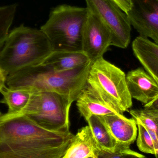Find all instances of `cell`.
I'll list each match as a JSON object with an SVG mask.
<instances>
[{
    "mask_svg": "<svg viewBox=\"0 0 158 158\" xmlns=\"http://www.w3.org/2000/svg\"><path fill=\"white\" fill-rule=\"evenodd\" d=\"M157 1H158V0H157Z\"/></svg>",
    "mask_w": 158,
    "mask_h": 158,
    "instance_id": "28",
    "label": "cell"
},
{
    "mask_svg": "<svg viewBox=\"0 0 158 158\" xmlns=\"http://www.w3.org/2000/svg\"><path fill=\"white\" fill-rule=\"evenodd\" d=\"M138 127L137 145L141 152L156 155V150L153 139L146 128L140 123L136 122Z\"/></svg>",
    "mask_w": 158,
    "mask_h": 158,
    "instance_id": "20",
    "label": "cell"
},
{
    "mask_svg": "<svg viewBox=\"0 0 158 158\" xmlns=\"http://www.w3.org/2000/svg\"><path fill=\"white\" fill-rule=\"evenodd\" d=\"M72 102L55 92L33 93L25 108L13 116H26L42 128L58 132L69 131V110Z\"/></svg>",
    "mask_w": 158,
    "mask_h": 158,
    "instance_id": "5",
    "label": "cell"
},
{
    "mask_svg": "<svg viewBox=\"0 0 158 158\" xmlns=\"http://www.w3.org/2000/svg\"><path fill=\"white\" fill-rule=\"evenodd\" d=\"M75 135L51 131L26 116L0 117V158H62Z\"/></svg>",
    "mask_w": 158,
    "mask_h": 158,
    "instance_id": "1",
    "label": "cell"
},
{
    "mask_svg": "<svg viewBox=\"0 0 158 158\" xmlns=\"http://www.w3.org/2000/svg\"><path fill=\"white\" fill-rule=\"evenodd\" d=\"M91 64L62 72L42 64L30 67L7 76L6 84L9 88L26 89L31 93L55 92L73 103L86 85Z\"/></svg>",
    "mask_w": 158,
    "mask_h": 158,
    "instance_id": "2",
    "label": "cell"
},
{
    "mask_svg": "<svg viewBox=\"0 0 158 158\" xmlns=\"http://www.w3.org/2000/svg\"><path fill=\"white\" fill-rule=\"evenodd\" d=\"M2 113H1V112H0V117H1V116H2Z\"/></svg>",
    "mask_w": 158,
    "mask_h": 158,
    "instance_id": "26",
    "label": "cell"
},
{
    "mask_svg": "<svg viewBox=\"0 0 158 158\" xmlns=\"http://www.w3.org/2000/svg\"><path fill=\"white\" fill-rule=\"evenodd\" d=\"M94 158V157H90V158Z\"/></svg>",
    "mask_w": 158,
    "mask_h": 158,
    "instance_id": "27",
    "label": "cell"
},
{
    "mask_svg": "<svg viewBox=\"0 0 158 158\" xmlns=\"http://www.w3.org/2000/svg\"><path fill=\"white\" fill-rule=\"evenodd\" d=\"M91 63L83 52H52L41 64L57 72L75 69Z\"/></svg>",
    "mask_w": 158,
    "mask_h": 158,
    "instance_id": "15",
    "label": "cell"
},
{
    "mask_svg": "<svg viewBox=\"0 0 158 158\" xmlns=\"http://www.w3.org/2000/svg\"><path fill=\"white\" fill-rule=\"evenodd\" d=\"M86 121L98 147L103 150H115L117 143L100 118L93 115Z\"/></svg>",
    "mask_w": 158,
    "mask_h": 158,
    "instance_id": "17",
    "label": "cell"
},
{
    "mask_svg": "<svg viewBox=\"0 0 158 158\" xmlns=\"http://www.w3.org/2000/svg\"><path fill=\"white\" fill-rule=\"evenodd\" d=\"M52 52L48 38L40 29L21 25L8 34L0 51V66L7 77L41 64Z\"/></svg>",
    "mask_w": 158,
    "mask_h": 158,
    "instance_id": "3",
    "label": "cell"
},
{
    "mask_svg": "<svg viewBox=\"0 0 158 158\" xmlns=\"http://www.w3.org/2000/svg\"><path fill=\"white\" fill-rule=\"evenodd\" d=\"M17 4L0 6V51L8 36L9 29L15 19Z\"/></svg>",
    "mask_w": 158,
    "mask_h": 158,
    "instance_id": "18",
    "label": "cell"
},
{
    "mask_svg": "<svg viewBox=\"0 0 158 158\" xmlns=\"http://www.w3.org/2000/svg\"><path fill=\"white\" fill-rule=\"evenodd\" d=\"M126 81L132 98L147 105L158 95V84L143 69L131 70L126 75Z\"/></svg>",
    "mask_w": 158,
    "mask_h": 158,
    "instance_id": "11",
    "label": "cell"
},
{
    "mask_svg": "<svg viewBox=\"0 0 158 158\" xmlns=\"http://www.w3.org/2000/svg\"><path fill=\"white\" fill-rule=\"evenodd\" d=\"M133 52L147 73L158 84V45L139 36L132 44Z\"/></svg>",
    "mask_w": 158,
    "mask_h": 158,
    "instance_id": "13",
    "label": "cell"
},
{
    "mask_svg": "<svg viewBox=\"0 0 158 158\" xmlns=\"http://www.w3.org/2000/svg\"><path fill=\"white\" fill-rule=\"evenodd\" d=\"M86 83L120 114L132 106L125 73L103 57L91 64Z\"/></svg>",
    "mask_w": 158,
    "mask_h": 158,
    "instance_id": "6",
    "label": "cell"
},
{
    "mask_svg": "<svg viewBox=\"0 0 158 158\" xmlns=\"http://www.w3.org/2000/svg\"><path fill=\"white\" fill-rule=\"evenodd\" d=\"M135 121L143 124L148 130L155 134L158 138V111L144 109L129 110Z\"/></svg>",
    "mask_w": 158,
    "mask_h": 158,
    "instance_id": "19",
    "label": "cell"
},
{
    "mask_svg": "<svg viewBox=\"0 0 158 158\" xmlns=\"http://www.w3.org/2000/svg\"><path fill=\"white\" fill-rule=\"evenodd\" d=\"M88 15L86 7L63 4L52 9L40 29L53 52H82L83 32Z\"/></svg>",
    "mask_w": 158,
    "mask_h": 158,
    "instance_id": "4",
    "label": "cell"
},
{
    "mask_svg": "<svg viewBox=\"0 0 158 158\" xmlns=\"http://www.w3.org/2000/svg\"><path fill=\"white\" fill-rule=\"evenodd\" d=\"M3 98L0 103L7 105L6 116H13L21 112L27 105L32 93L21 88H10L6 86L1 92Z\"/></svg>",
    "mask_w": 158,
    "mask_h": 158,
    "instance_id": "16",
    "label": "cell"
},
{
    "mask_svg": "<svg viewBox=\"0 0 158 158\" xmlns=\"http://www.w3.org/2000/svg\"><path fill=\"white\" fill-rule=\"evenodd\" d=\"M125 150L118 147H117L114 151L101 149L97 158H123Z\"/></svg>",
    "mask_w": 158,
    "mask_h": 158,
    "instance_id": "21",
    "label": "cell"
},
{
    "mask_svg": "<svg viewBox=\"0 0 158 158\" xmlns=\"http://www.w3.org/2000/svg\"><path fill=\"white\" fill-rule=\"evenodd\" d=\"M98 117L107 128L117 147L124 150L130 149L137 136L138 129L135 120L128 118L121 114Z\"/></svg>",
    "mask_w": 158,
    "mask_h": 158,
    "instance_id": "10",
    "label": "cell"
},
{
    "mask_svg": "<svg viewBox=\"0 0 158 158\" xmlns=\"http://www.w3.org/2000/svg\"><path fill=\"white\" fill-rule=\"evenodd\" d=\"M76 101L80 114L86 121L93 115L103 116L120 114L87 83Z\"/></svg>",
    "mask_w": 158,
    "mask_h": 158,
    "instance_id": "12",
    "label": "cell"
},
{
    "mask_svg": "<svg viewBox=\"0 0 158 158\" xmlns=\"http://www.w3.org/2000/svg\"><path fill=\"white\" fill-rule=\"evenodd\" d=\"M110 31L105 24L89 11V15L84 29L82 52L91 63L103 57L111 46Z\"/></svg>",
    "mask_w": 158,
    "mask_h": 158,
    "instance_id": "8",
    "label": "cell"
},
{
    "mask_svg": "<svg viewBox=\"0 0 158 158\" xmlns=\"http://www.w3.org/2000/svg\"><path fill=\"white\" fill-rule=\"evenodd\" d=\"M7 75L0 66V93L6 87Z\"/></svg>",
    "mask_w": 158,
    "mask_h": 158,
    "instance_id": "25",
    "label": "cell"
},
{
    "mask_svg": "<svg viewBox=\"0 0 158 158\" xmlns=\"http://www.w3.org/2000/svg\"><path fill=\"white\" fill-rule=\"evenodd\" d=\"M101 150L88 125L79 130L62 158H97Z\"/></svg>",
    "mask_w": 158,
    "mask_h": 158,
    "instance_id": "14",
    "label": "cell"
},
{
    "mask_svg": "<svg viewBox=\"0 0 158 158\" xmlns=\"http://www.w3.org/2000/svg\"><path fill=\"white\" fill-rule=\"evenodd\" d=\"M86 8L107 27L111 45L125 49L131 41V25L128 15L112 0H85Z\"/></svg>",
    "mask_w": 158,
    "mask_h": 158,
    "instance_id": "7",
    "label": "cell"
},
{
    "mask_svg": "<svg viewBox=\"0 0 158 158\" xmlns=\"http://www.w3.org/2000/svg\"><path fill=\"white\" fill-rule=\"evenodd\" d=\"M123 158H148L145 156L139 154L131 149L125 150L124 157Z\"/></svg>",
    "mask_w": 158,
    "mask_h": 158,
    "instance_id": "23",
    "label": "cell"
},
{
    "mask_svg": "<svg viewBox=\"0 0 158 158\" xmlns=\"http://www.w3.org/2000/svg\"><path fill=\"white\" fill-rule=\"evenodd\" d=\"M126 14L130 12L133 6L132 0H112Z\"/></svg>",
    "mask_w": 158,
    "mask_h": 158,
    "instance_id": "22",
    "label": "cell"
},
{
    "mask_svg": "<svg viewBox=\"0 0 158 158\" xmlns=\"http://www.w3.org/2000/svg\"><path fill=\"white\" fill-rule=\"evenodd\" d=\"M128 12L131 25L140 36L150 38L158 45V1L132 0Z\"/></svg>",
    "mask_w": 158,
    "mask_h": 158,
    "instance_id": "9",
    "label": "cell"
},
{
    "mask_svg": "<svg viewBox=\"0 0 158 158\" xmlns=\"http://www.w3.org/2000/svg\"><path fill=\"white\" fill-rule=\"evenodd\" d=\"M144 109L146 110L158 111V95L152 102L144 105Z\"/></svg>",
    "mask_w": 158,
    "mask_h": 158,
    "instance_id": "24",
    "label": "cell"
}]
</instances>
